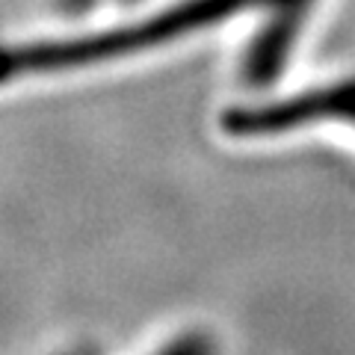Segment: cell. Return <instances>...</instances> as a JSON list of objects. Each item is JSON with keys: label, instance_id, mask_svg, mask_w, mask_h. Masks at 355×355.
Returning <instances> with one entry per match:
<instances>
[{"label": "cell", "instance_id": "1", "mask_svg": "<svg viewBox=\"0 0 355 355\" xmlns=\"http://www.w3.org/2000/svg\"><path fill=\"white\" fill-rule=\"evenodd\" d=\"M275 3H282V0H181V3L160 9V12L142 21H133V24H125L119 30L95 33V36L44 42V44H30V48H0V83L21 74L121 60L130 57V53L151 51L166 42L193 36L198 30L216 27L222 21L249 12V9L275 6Z\"/></svg>", "mask_w": 355, "mask_h": 355}, {"label": "cell", "instance_id": "2", "mask_svg": "<svg viewBox=\"0 0 355 355\" xmlns=\"http://www.w3.org/2000/svg\"><path fill=\"white\" fill-rule=\"evenodd\" d=\"M320 121H347L355 125V77L326 83L308 92H296L284 101H270L258 107H234L222 113V130L228 137L254 139L279 137Z\"/></svg>", "mask_w": 355, "mask_h": 355}, {"label": "cell", "instance_id": "3", "mask_svg": "<svg viewBox=\"0 0 355 355\" xmlns=\"http://www.w3.org/2000/svg\"><path fill=\"white\" fill-rule=\"evenodd\" d=\"M314 0H282L272 6L266 24L254 33L249 51L243 57V74L252 86H266L282 74L287 57L302 30V21L311 12Z\"/></svg>", "mask_w": 355, "mask_h": 355}]
</instances>
